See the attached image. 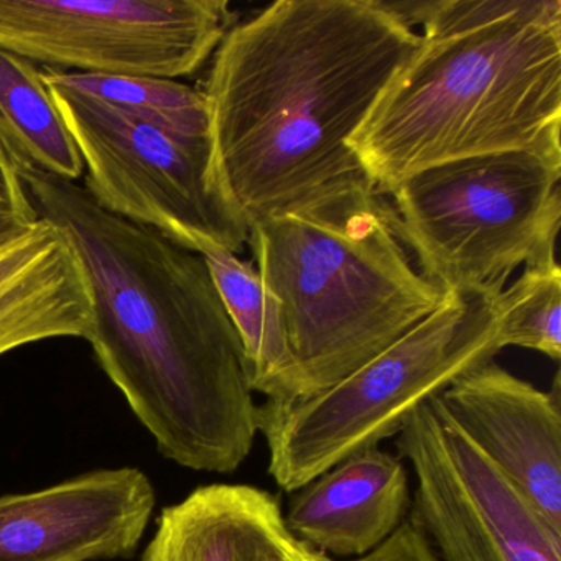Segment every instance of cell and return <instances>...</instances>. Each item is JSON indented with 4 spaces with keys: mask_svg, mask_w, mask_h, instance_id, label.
<instances>
[{
    "mask_svg": "<svg viewBox=\"0 0 561 561\" xmlns=\"http://www.w3.org/2000/svg\"><path fill=\"white\" fill-rule=\"evenodd\" d=\"M14 157L38 216L65 232L83 268L87 341L159 451L193 471L234 472L254 446L259 405L203 255Z\"/></svg>",
    "mask_w": 561,
    "mask_h": 561,
    "instance_id": "6da1fadb",
    "label": "cell"
},
{
    "mask_svg": "<svg viewBox=\"0 0 561 561\" xmlns=\"http://www.w3.org/2000/svg\"><path fill=\"white\" fill-rule=\"evenodd\" d=\"M420 44L379 0H280L229 28L203 93L216 182L248 228L373 185L351 142Z\"/></svg>",
    "mask_w": 561,
    "mask_h": 561,
    "instance_id": "7a4b0ae2",
    "label": "cell"
},
{
    "mask_svg": "<svg viewBox=\"0 0 561 561\" xmlns=\"http://www.w3.org/2000/svg\"><path fill=\"white\" fill-rule=\"evenodd\" d=\"M248 244L284 314L295 364L288 400L340 382L445 298L410 261L389 203L373 185L346 186L257 219Z\"/></svg>",
    "mask_w": 561,
    "mask_h": 561,
    "instance_id": "3957f363",
    "label": "cell"
},
{
    "mask_svg": "<svg viewBox=\"0 0 561 561\" xmlns=\"http://www.w3.org/2000/svg\"><path fill=\"white\" fill-rule=\"evenodd\" d=\"M561 22L512 19L423 41L351 147L377 195L451 160L561 157Z\"/></svg>",
    "mask_w": 561,
    "mask_h": 561,
    "instance_id": "277c9868",
    "label": "cell"
},
{
    "mask_svg": "<svg viewBox=\"0 0 561 561\" xmlns=\"http://www.w3.org/2000/svg\"><path fill=\"white\" fill-rule=\"evenodd\" d=\"M499 295L445 294L425 320L340 382L259 405L278 488L298 491L347 456L399 435L419 407L494 359L502 351Z\"/></svg>",
    "mask_w": 561,
    "mask_h": 561,
    "instance_id": "5b68a950",
    "label": "cell"
},
{
    "mask_svg": "<svg viewBox=\"0 0 561 561\" xmlns=\"http://www.w3.org/2000/svg\"><path fill=\"white\" fill-rule=\"evenodd\" d=\"M561 157L508 150L451 160L403 179L393 229L419 272L453 295H499L520 265L557 261Z\"/></svg>",
    "mask_w": 561,
    "mask_h": 561,
    "instance_id": "8992f818",
    "label": "cell"
},
{
    "mask_svg": "<svg viewBox=\"0 0 561 561\" xmlns=\"http://www.w3.org/2000/svg\"><path fill=\"white\" fill-rule=\"evenodd\" d=\"M47 87L80 150L83 186L101 208L192 251L244 249L249 228L219 190L209 140L185 139L94 98Z\"/></svg>",
    "mask_w": 561,
    "mask_h": 561,
    "instance_id": "52a82bcc",
    "label": "cell"
},
{
    "mask_svg": "<svg viewBox=\"0 0 561 561\" xmlns=\"http://www.w3.org/2000/svg\"><path fill=\"white\" fill-rule=\"evenodd\" d=\"M231 19L222 0H0V47L55 70L179 80Z\"/></svg>",
    "mask_w": 561,
    "mask_h": 561,
    "instance_id": "ba28073f",
    "label": "cell"
},
{
    "mask_svg": "<svg viewBox=\"0 0 561 561\" xmlns=\"http://www.w3.org/2000/svg\"><path fill=\"white\" fill-rule=\"evenodd\" d=\"M415 474L410 517L442 561H561V530L501 474L446 415L438 396L397 442Z\"/></svg>",
    "mask_w": 561,
    "mask_h": 561,
    "instance_id": "9c48e42d",
    "label": "cell"
},
{
    "mask_svg": "<svg viewBox=\"0 0 561 561\" xmlns=\"http://www.w3.org/2000/svg\"><path fill=\"white\" fill-rule=\"evenodd\" d=\"M156 507L137 468L98 469L50 488L0 497V561L133 557Z\"/></svg>",
    "mask_w": 561,
    "mask_h": 561,
    "instance_id": "30bf717a",
    "label": "cell"
},
{
    "mask_svg": "<svg viewBox=\"0 0 561 561\" xmlns=\"http://www.w3.org/2000/svg\"><path fill=\"white\" fill-rule=\"evenodd\" d=\"M438 400L462 435L561 530L560 374L545 392L492 359L449 383Z\"/></svg>",
    "mask_w": 561,
    "mask_h": 561,
    "instance_id": "8fae6325",
    "label": "cell"
},
{
    "mask_svg": "<svg viewBox=\"0 0 561 561\" xmlns=\"http://www.w3.org/2000/svg\"><path fill=\"white\" fill-rule=\"evenodd\" d=\"M410 507L409 471L402 458L373 446L295 491L284 520L310 550L354 560L383 543L405 522Z\"/></svg>",
    "mask_w": 561,
    "mask_h": 561,
    "instance_id": "7c38bea8",
    "label": "cell"
},
{
    "mask_svg": "<svg viewBox=\"0 0 561 561\" xmlns=\"http://www.w3.org/2000/svg\"><path fill=\"white\" fill-rule=\"evenodd\" d=\"M83 268L48 219L0 231V357L41 341L91 333Z\"/></svg>",
    "mask_w": 561,
    "mask_h": 561,
    "instance_id": "4fadbf2b",
    "label": "cell"
},
{
    "mask_svg": "<svg viewBox=\"0 0 561 561\" xmlns=\"http://www.w3.org/2000/svg\"><path fill=\"white\" fill-rule=\"evenodd\" d=\"M280 501L264 489L211 484L163 508L142 561H308Z\"/></svg>",
    "mask_w": 561,
    "mask_h": 561,
    "instance_id": "5bb4252c",
    "label": "cell"
},
{
    "mask_svg": "<svg viewBox=\"0 0 561 561\" xmlns=\"http://www.w3.org/2000/svg\"><path fill=\"white\" fill-rule=\"evenodd\" d=\"M203 255L222 304L241 337L251 373L252 390L265 400L285 402L294 392L295 364L284 314L259 272L238 254L206 245Z\"/></svg>",
    "mask_w": 561,
    "mask_h": 561,
    "instance_id": "9a60e30c",
    "label": "cell"
},
{
    "mask_svg": "<svg viewBox=\"0 0 561 561\" xmlns=\"http://www.w3.org/2000/svg\"><path fill=\"white\" fill-rule=\"evenodd\" d=\"M0 129L15 156L68 182L84 176L80 150L41 70L0 47Z\"/></svg>",
    "mask_w": 561,
    "mask_h": 561,
    "instance_id": "2e32d148",
    "label": "cell"
},
{
    "mask_svg": "<svg viewBox=\"0 0 561 561\" xmlns=\"http://www.w3.org/2000/svg\"><path fill=\"white\" fill-rule=\"evenodd\" d=\"M45 83L110 104L176 136L211 142L205 93L179 80L126 75L75 73L45 67Z\"/></svg>",
    "mask_w": 561,
    "mask_h": 561,
    "instance_id": "e0dca14e",
    "label": "cell"
},
{
    "mask_svg": "<svg viewBox=\"0 0 561 561\" xmlns=\"http://www.w3.org/2000/svg\"><path fill=\"white\" fill-rule=\"evenodd\" d=\"M499 344L561 357V271L557 261L527 265L499 295Z\"/></svg>",
    "mask_w": 561,
    "mask_h": 561,
    "instance_id": "ac0fdd59",
    "label": "cell"
},
{
    "mask_svg": "<svg viewBox=\"0 0 561 561\" xmlns=\"http://www.w3.org/2000/svg\"><path fill=\"white\" fill-rule=\"evenodd\" d=\"M512 19L561 22L558 0H432L423 19V41H438Z\"/></svg>",
    "mask_w": 561,
    "mask_h": 561,
    "instance_id": "d6986e66",
    "label": "cell"
},
{
    "mask_svg": "<svg viewBox=\"0 0 561 561\" xmlns=\"http://www.w3.org/2000/svg\"><path fill=\"white\" fill-rule=\"evenodd\" d=\"M41 218L22 182L14 152L0 129V231Z\"/></svg>",
    "mask_w": 561,
    "mask_h": 561,
    "instance_id": "ffe728a7",
    "label": "cell"
},
{
    "mask_svg": "<svg viewBox=\"0 0 561 561\" xmlns=\"http://www.w3.org/2000/svg\"><path fill=\"white\" fill-rule=\"evenodd\" d=\"M318 561H442L423 528L407 517L405 522L376 550L354 560H336L318 553Z\"/></svg>",
    "mask_w": 561,
    "mask_h": 561,
    "instance_id": "44dd1931",
    "label": "cell"
},
{
    "mask_svg": "<svg viewBox=\"0 0 561 561\" xmlns=\"http://www.w3.org/2000/svg\"><path fill=\"white\" fill-rule=\"evenodd\" d=\"M308 561H318V553L314 551L313 557L310 558Z\"/></svg>",
    "mask_w": 561,
    "mask_h": 561,
    "instance_id": "7402d4cb",
    "label": "cell"
}]
</instances>
